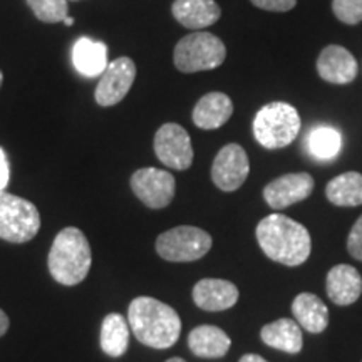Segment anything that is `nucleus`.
Segmentation results:
<instances>
[{
	"mask_svg": "<svg viewBox=\"0 0 362 362\" xmlns=\"http://www.w3.org/2000/svg\"><path fill=\"white\" fill-rule=\"evenodd\" d=\"M257 240L270 260L285 267L302 265L312 250L309 230L280 214L265 216L257 225Z\"/></svg>",
	"mask_w": 362,
	"mask_h": 362,
	"instance_id": "f257e3e1",
	"label": "nucleus"
},
{
	"mask_svg": "<svg viewBox=\"0 0 362 362\" xmlns=\"http://www.w3.org/2000/svg\"><path fill=\"white\" fill-rule=\"evenodd\" d=\"M128 324L134 337L153 349H170L181 334L178 312L153 297H136L131 302Z\"/></svg>",
	"mask_w": 362,
	"mask_h": 362,
	"instance_id": "f03ea898",
	"label": "nucleus"
},
{
	"mask_svg": "<svg viewBox=\"0 0 362 362\" xmlns=\"http://www.w3.org/2000/svg\"><path fill=\"white\" fill-rule=\"evenodd\" d=\"M93 253L86 235L76 226L61 230L49 252V272L61 285H78L88 277Z\"/></svg>",
	"mask_w": 362,
	"mask_h": 362,
	"instance_id": "7ed1b4c3",
	"label": "nucleus"
},
{
	"mask_svg": "<svg viewBox=\"0 0 362 362\" xmlns=\"http://www.w3.org/2000/svg\"><path fill=\"white\" fill-rule=\"evenodd\" d=\"M302 121L298 111L288 103H269L260 107L253 119V134L267 149L288 146L297 138Z\"/></svg>",
	"mask_w": 362,
	"mask_h": 362,
	"instance_id": "20e7f679",
	"label": "nucleus"
},
{
	"mask_svg": "<svg viewBox=\"0 0 362 362\" xmlns=\"http://www.w3.org/2000/svg\"><path fill=\"white\" fill-rule=\"evenodd\" d=\"M225 59L226 47L223 40L202 30L181 37L173 52L176 69L185 74L216 69L223 64Z\"/></svg>",
	"mask_w": 362,
	"mask_h": 362,
	"instance_id": "39448f33",
	"label": "nucleus"
},
{
	"mask_svg": "<svg viewBox=\"0 0 362 362\" xmlns=\"http://www.w3.org/2000/svg\"><path fill=\"white\" fill-rule=\"evenodd\" d=\"M40 215L37 206L25 198L0 192V238L25 243L37 235Z\"/></svg>",
	"mask_w": 362,
	"mask_h": 362,
	"instance_id": "423d86ee",
	"label": "nucleus"
},
{
	"mask_svg": "<svg viewBox=\"0 0 362 362\" xmlns=\"http://www.w3.org/2000/svg\"><path fill=\"white\" fill-rule=\"evenodd\" d=\"M211 243L214 240L205 230L181 225L156 238V252L161 259L168 262H194L210 252Z\"/></svg>",
	"mask_w": 362,
	"mask_h": 362,
	"instance_id": "0eeeda50",
	"label": "nucleus"
},
{
	"mask_svg": "<svg viewBox=\"0 0 362 362\" xmlns=\"http://www.w3.org/2000/svg\"><path fill=\"white\" fill-rule=\"evenodd\" d=\"M131 188L148 208L161 210L173 202L176 181L175 176L165 170L141 168L131 176Z\"/></svg>",
	"mask_w": 362,
	"mask_h": 362,
	"instance_id": "6e6552de",
	"label": "nucleus"
},
{
	"mask_svg": "<svg viewBox=\"0 0 362 362\" xmlns=\"http://www.w3.org/2000/svg\"><path fill=\"white\" fill-rule=\"evenodd\" d=\"M155 153L163 165L178 171L188 170L194 156L189 134L176 123H166L156 131Z\"/></svg>",
	"mask_w": 362,
	"mask_h": 362,
	"instance_id": "1a4fd4ad",
	"label": "nucleus"
},
{
	"mask_svg": "<svg viewBox=\"0 0 362 362\" xmlns=\"http://www.w3.org/2000/svg\"><path fill=\"white\" fill-rule=\"evenodd\" d=\"M136 79V64L129 57H117L110 62L96 86V103L103 107L116 106L126 98Z\"/></svg>",
	"mask_w": 362,
	"mask_h": 362,
	"instance_id": "9d476101",
	"label": "nucleus"
},
{
	"mask_svg": "<svg viewBox=\"0 0 362 362\" xmlns=\"http://www.w3.org/2000/svg\"><path fill=\"white\" fill-rule=\"evenodd\" d=\"M250 173L247 151L237 143L223 146L215 156L211 166V180L221 192H235L245 183Z\"/></svg>",
	"mask_w": 362,
	"mask_h": 362,
	"instance_id": "9b49d317",
	"label": "nucleus"
},
{
	"mask_svg": "<svg viewBox=\"0 0 362 362\" xmlns=\"http://www.w3.org/2000/svg\"><path fill=\"white\" fill-rule=\"evenodd\" d=\"M314 192V178L309 173H288L270 181L264 188V198L274 210L304 202Z\"/></svg>",
	"mask_w": 362,
	"mask_h": 362,
	"instance_id": "f8f14e48",
	"label": "nucleus"
},
{
	"mask_svg": "<svg viewBox=\"0 0 362 362\" xmlns=\"http://www.w3.org/2000/svg\"><path fill=\"white\" fill-rule=\"evenodd\" d=\"M357 71L356 57L342 45H327L317 57V72L330 84H349L356 79Z\"/></svg>",
	"mask_w": 362,
	"mask_h": 362,
	"instance_id": "ddd939ff",
	"label": "nucleus"
},
{
	"mask_svg": "<svg viewBox=\"0 0 362 362\" xmlns=\"http://www.w3.org/2000/svg\"><path fill=\"white\" fill-rule=\"evenodd\" d=\"M193 300L203 310H226L237 304L238 288L228 280L203 279L193 287Z\"/></svg>",
	"mask_w": 362,
	"mask_h": 362,
	"instance_id": "4468645a",
	"label": "nucleus"
},
{
	"mask_svg": "<svg viewBox=\"0 0 362 362\" xmlns=\"http://www.w3.org/2000/svg\"><path fill=\"white\" fill-rule=\"evenodd\" d=\"M327 296L336 305L346 307L354 304L362 293V277L352 265H336L329 270L325 279Z\"/></svg>",
	"mask_w": 362,
	"mask_h": 362,
	"instance_id": "2eb2a0df",
	"label": "nucleus"
},
{
	"mask_svg": "<svg viewBox=\"0 0 362 362\" xmlns=\"http://www.w3.org/2000/svg\"><path fill=\"white\" fill-rule=\"evenodd\" d=\"M173 17L187 29L202 30L220 21L221 8L215 0H175Z\"/></svg>",
	"mask_w": 362,
	"mask_h": 362,
	"instance_id": "dca6fc26",
	"label": "nucleus"
},
{
	"mask_svg": "<svg viewBox=\"0 0 362 362\" xmlns=\"http://www.w3.org/2000/svg\"><path fill=\"white\" fill-rule=\"evenodd\" d=\"M233 115V103L225 93H208L193 107V123L200 129H218Z\"/></svg>",
	"mask_w": 362,
	"mask_h": 362,
	"instance_id": "f3484780",
	"label": "nucleus"
},
{
	"mask_svg": "<svg viewBox=\"0 0 362 362\" xmlns=\"http://www.w3.org/2000/svg\"><path fill=\"white\" fill-rule=\"evenodd\" d=\"M72 64L84 78H101L110 64L107 45L89 37L78 39L72 47Z\"/></svg>",
	"mask_w": 362,
	"mask_h": 362,
	"instance_id": "a211bd4d",
	"label": "nucleus"
},
{
	"mask_svg": "<svg viewBox=\"0 0 362 362\" xmlns=\"http://www.w3.org/2000/svg\"><path fill=\"white\" fill-rule=\"evenodd\" d=\"M232 341L225 330L215 325H200L188 336V347L197 357L203 359H220L228 352Z\"/></svg>",
	"mask_w": 362,
	"mask_h": 362,
	"instance_id": "6ab92c4d",
	"label": "nucleus"
},
{
	"mask_svg": "<svg viewBox=\"0 0 362 362\" xmlns=\"http://www.w3.org/2000/svg\"><path fill=\"white\" fill-rule=\"evenodd\" d=\"M292 314L297 324L310 334H320L329 325V309L315 293L304 292L292 302Z\"/></svg>",
	"mask_w": 362,
	"mask_h": 362,
	"instance_id": "aec40b11",
	"label": "nucleus"
},
{
	"mask_svg": "<svg viewBox=\"0 0 362 362\" xmlns=\"http://www.w3.org/2000/svg\"><path fill=\"white\" fill-rule=\"evenodd\" d=\"M260 337L269 347L288 352V354H298L304 346L300 325L291 319H279L275 322L267 324L262 329Z\"/></svg>",
	"mask_w": 362,
	"mask_h": 362,
	"instance_id": "412c9836",
	"label": "nucleus"
},
{
	"mask_svg": "<svg viewBox=\"0 0 362 362\" xmlns=\"http://www.w3.org/2000/svg\"><path fill=\"white\" fill-rule=\"evenodd\" d=\"M325 197L336 206L362 205V175L347 171L332 178L325 187Z\"/></svg>",
	"mask_w": 362,
	"mask_h": 362,
	"instance_id": "4be33fe9",
	"label": "nucleus"
},
{
	"mask_svg": "<svg viewBox=\"0 0 362 362\" xmlns=\"http://www.w3.org/2000/svg\"><path fill=\"white\" fill-rule=\"evenodd\" d=\"M129 346V324L121 314H110L101 325V349L110 357H121Z\"/></svg>",
	"mask_w": 362,
	"mask_h": 362,
	"instance_id": "5701e85b",
	"label": "nucleus"
},
{
	"mask_svg": "<svg viewBox=\"0 0 362 362\" xmlns=\"http://www.w3.org/2000/svg\"><path fill=\"white\" fill-rule=\"evenodd\" d=\"M309 143L310 153L319 160H330V158L337 156L341 151V134L339 131L329 126H319V128L312 129V133L307 139Z\"/></svg>",
	"mask_w": 362,
	"mask_h": 362,
	"instance_id": "b1692460",
	"label": "nucleus"
},
{
	"mask_svg": "<svg viewBox=\"0 0 362 362\" xmlns=\"http://www.w3.org/2000/svg\"><path fill=\"white\" fill-rule=\"evenodd\" d=\"M27 6L34 12L40 22L45 24H56L62 22L69 12L67 0H25Z\"/></svg>",
	"mask_w": 362,
	"mask_h": 362,
	"instance_id": "393cba45",
	"label": "nucleus"
},
{
	"mask_svg": "<svg viewBox=\"0 0 362 362\" xmlns=\"http://www.w3.org/2000/svg\"><path fill=\"white\" fill-rule=\"evenodd\" d=\"M332 12L342 24H359L362 22V0H332Z\"/></svg>",
	"mask_w": 362,
	"mask_h": 362,
	"instance_id": "a878e982",
	"label": "nucleus"
},
{
	"mask_svg": "<svg viewBox=\"0 0 362 362\" xmlns=\"http://www.w3.org/2000/svg\"><path fill=\"white\" fill-rule=\"evenodd\" d=\"M347 250L356 260L362 262V215L357 218L347 237Z\"/></svg>",
	"mask_w": 362,
	"mask_h": 362,
	"instance_id": "bb28decb",
	"label": "nucleus"
},
{
	"mask_svg": "<svg viewBox=\"0 0 362 362\" xmlns=\"http://www.w3.org/2000/svg\"><path fill=\"white\" fill-rule=\"evenodd\" d=\"M250 2L269 12H288L297 6V0H250Z\"/></svg>",
	"mask_w": 362,
	"mask_h": 362,
	"instance_id": "cd10ccee",
	"label": "nucleus"
},
{
	"mask_svg": "<svg viewBox=\"0 0 362 362\" xmlns=\"http://www.w3.org/2000/svg\"><path fill=\"white\" fill-rule=\"evenodd\" d=\"M8 178H11V168H8L6 151L0 148V192H4L7 188Z\"/></svg>",
	"mask_w": 362,
	"mask_h": 362,
	"instance_id": "c85d7f7f",
	"label": "nucleus"
},
{
	"mask_svg": "<svg viewBox=\"0 0 362 362\" xmlns=\"http://www.w3.org/2000/svg\"><path fill=\"white\" fill-rule=\"evenodd\" d=\"M7 329H8V317L6 312L0 309V337L7 332Z\"/></svg>",
	"mask_w": 362,
	"mask_h": 362,
	"instance_id": "c756f323",
	"label": "nucleus"
},
{
	"mask_svg": "<svg viewBox=\"0 0 362 362\" xmlns=\"http://www.w3.org/2000/svg\"><path fill=\"white\" fill-rule=\"evenodd\" d=\"M238 362H267V361L259 354H245Z\"/></svg>",
	"mask_w": 362,
	"mask_h": 362,
	"instance_id": "7c9ffc66",
	"label": "nucleus"
},
{
	"mask_svg": "<svg viewBox=\"0 0 362 362\" xmlns=\"http://www.w3.org/2000/svg\"><path fill=\"white\" fill-rule=\"evenodd\" d=\"M62 22H64L66 25H72V24H74V19H72V17H66V19Z\"/></svg>",
	"mask_w": 362,
	"mask_h": 362,
	"instance_id": "2f4dec72",
	"label": "nucleus"
},
{
	"mask_svg": "<svg viewBox=\"0 0 362 362\" xmlns=\"http://www.w3.org/2000/svg\"><path fill=\"white\" fill-rule=\"evenodd\" d=\"M166 362H187V361H183L181 357H171V359H168Z\"/></svg>",
	"mask_w": 362,
	"mask_h": 362,
	"instance_id": "473e14b6",
	"label": "nucleus"
},
{
	"mask_svg": "<svg viewBox=\"0 0 362 362\" xmlns=\"http://www.w3.org/2000/svg\"><path fill=\"white\" fill-rule=\"evenodd\" d=\"M2 83H4V74L2 71H0V88H2Z\"/></svg>",
	"mask_w": 362,
	"mask_h": 362,
	"instance_id": "72a5a7b5",
	"label": "nucleus"
},
{
	"mask_svg": "<svg viewBox=\"0 0 362 362\" xmlns=\"http://www.w3.org/2000/svg\"><path fill=\"white\" fill-rule=\"evenodd\" d=\"M72 2H78V0H72Z\"/></svg>",
	"mask_w": 362,
	"mask_h": 362,
	"instance_id": "f704fd0d",
	"label": "nucleus"
}]
</instances>
